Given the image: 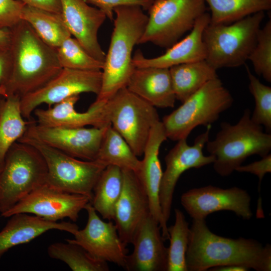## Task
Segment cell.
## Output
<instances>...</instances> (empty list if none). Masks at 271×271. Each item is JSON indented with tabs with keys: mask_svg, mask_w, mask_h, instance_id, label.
<instances>
[{
	"mask_svg": "<svg viewBox=\"0 0 271 271\" xmlns=\"http://www.w3.org/2000/svg\"><path fill=\"white\" fill-rule=\"evenodd\" d=\"M186 261L188 271H206L229 265L270 271L271 245H263L253 239L216 235L209 229L205 219H193Z\"/></svg>",
	"mask_w": 271,
	"mask_h": 271,
	"instance_id": "6da1fadb",
	"label": "cell"
},
{
	"mask_svg": "<svg viewBox=\"0 0 271 271\" xmlns=\"http://www.w3.org/2000/svg\"><path fill=\"white\" fill-rule=\"evenodd\" d=\"M10 69L3 85L7 97H22L43 87L62 70L56 49L46 44L26 21L9 29Z\"/></svg>",
	"mask_w": 271,
	"mask_h": 271,
	"instance_id": "7a4b0ae2",
	"label": "cell"
},
{
	"mask_svg": "<svg viewBox=\"0 0 271 271\" xmlns=\"http://www.w3.org/2000/svg\"><path fill=\"white\" fill-rule=\"evenodd\" d=\"M114 28L102 71L101 86L92 103L104 104L118 91L125 87L135 68L132 52L144 33L148 16L137 5L115 8Z\"/></svg>",
	"mask_w": 271,
	"mask_h": 271,
	"instance_id": "3957f363",
	"label": "cell"
},
{
	"mask_svg": "<svg viewBox=\"0 0 271 271\" xmlns=\"http://www.w3.org/2000/svg\"><path fill=\"white\" fill-rule=\"evenodd\" d=\"M251 113L246 108L236 123L222 122L215 139L206 144L208 152L215 158L213 169L222 177L230 175L248 157L262 158L270 153L271 134L251 120Z\"/></svg>",
	"mask_w": 271,
	"mask_h": 271,
	"instance_id": "277c9868",
	"label": "cell"
},
{
	"mask_svg": "<svg viewBox=\"0 0 271 271\" xmlns=\"http://www.w3.org/2000/svg\"><path fill=\"white\" fill-rule=\"evenodd\" d=\"M264 17V12H260L228 24L209 23L203 33L205 60L216 70L244 65Z\"/></svg>",
	"mask_w": 271,
	"mask_h": 271,
	"instance_id": "5b68a950",
	"label": "cell"
},
{
	"mask_svg": "<svg viewBox=\"0 0 271 271\" xmlns=\"http://www.w3.org/2000/svg\"><path fill=\"white\" fill-rule=\"evenodd\" d=\"M233 98L221 80L216 77L206 83L162 122L167 139L174 141L187 139L199 125L208 126L233 104Z\"/></svg>",
	"mask_w": 271,
	"mask_h": 271,
	"instance_id": "8992f818",
	"label": "cell"
},
{
	"mask_svg": "<svg viewBox=\"0 0 271 271\" xmlns=\"http://www.w3.org/2000/svg\"><path fill=\"white\" fill-rule=\"evenodd\" d=\"M47 167L33 146L15 142L6 153L0 171V213L3 214L46 183Z\"/></svg>",
	"mask_w": 271,
	"mask_h": 271,
	"instance_id": "52a82bcc",
	"label": "cell"
},
{
	"mask_svg": "<svg viewBox=\"0 0 271 271\" xmlns=\"http://www.w3.org/2000/svg\"><path fill=\"white\" fill-rule=\"evenodd\" d=\"M18 142L33 146L43 156L47 167V184L64 192L86 196L91 201L93 188L105 165L97 160H78L24 135Z\"/></svg>",
	"mask_w": 271,
	"mask_h": 271,
	"instance_id": "ba28073f",
	"label": "cell"
},
{
	"mask_svg": "<svg viewBox=\"0 0 271 271\" xmlns=\"http://www.w3.org/2000/svg\"><path fill=\"white\" fill-rule=\"evenodd\" d=\"M206 9L204 0H154L139 44L170 48L193 29Z\"/></svg>",
	"mask_w": 271,
	"mask_h": 271,
	"instance_id": "9c48e42d",
	"label": "cell"
},
{
	"mask_svg": "<svg viewBox=\"0 0 271 271\" xmlns=\"http://www.w3.org/2000/svg\"><path fill=\"white\" fill-rule=\"evenodd\" d=\"M108 120L137 157L143 156L153 126L160 121L156 107L129 91H118L105 104Z\"/></svg>",
	"mask_w": 271,
	"mask_h": 271,
	"instance_id": "30bf717a",
	"label": "cell"
},
{
	"mask_svg": "<svg viewBox=\"0 0 271 271\" xmlns=\"http://www.w3.org/2000/svg\"><path fill=\"white\" fill-rule=\"evenodd\" d=\"M102 82L101 70H82L63 68L61 72L39 89L21 98L23 117L31 119L35 109L42 104L49 107L68 97L90 92L97 95Z\"/></svg>",
	"mask_w": 271,
	"mask_h": 271,
	"instance_id": "8fae6325",
	"label": "cell"
},
{
	"mask_svg": "<svg viewBox=\"0 0 271 271\" xmlns=\"http://www.w3.org/2000/svg\"><path fill=\"white\" fill-rule=\"evenodd\" d=\"M211 125L198 135L190 146L187 139L177 141L165 157L166 169L163 173L159 192V202L165 222L167 223L171 215L173 194L177 182L186 171L198 169L213 164L215 157L205 156L203 149L209 140Z\"/></svg>",
	"mask_w": 271,
	"mask_h": 271,
	"instance_id": "7c38bea8",
	"label": "cell"
},
{
	"mask_svg": "<svg viewBox=\"0 0 271 271\" xmlns=\"http://www.w3.org/2000/svg\"><path fill=\"white\" fill-rule=\"evenodd\" d=\"M90 202V199L86 196L64 192L46 183L1 216L10 217L15 214L26 213L51 221L68 218L75 222L81 211Z\"/></svg>",
	"mask_w": 271,
	"mask_h": 271,
	"instance_id": "4fadbf2b",
	"label": "cell"
},
{
	"mask_svg": "<svg viewBox=\"0 0 271 271\" xmlns=\"http://www.w3.org/2000/svg\"><path fill=\"white\" fill-rule=\"evenodd\" d=\"M107 126L91 128L45 126L37 124L33 120L28 125L24 136L76 158L92 161L96 159Z\"/></svg>",
	"mask_w": 271,
	"mask_h": 271,
	"instance_id": "5bb4252c",
	"label": "cell"
},
{
	"mask_svg": "<svg viewBox=\"0 0 271 271\" xmlns=\"http://www.w3.org/2000/svg\"><path fill=\"white\" fill-rule=\"evenodd\" d=\"M180 201L187 213L195 219H205L208 215L222 210L232 211L244 220L252 216L250 195L237 187L223 189L208 185L191 189L181 195Z\"/></svg>",
	"mask_w": 271,
	"mask_h": 271,
	"instance_id": "9a60e30c",
	"label": "cell"
},
{
	"mask_svg": "<svg viewBox=\"0 0 271 271\" xmlns=\"http://www.w3.org/2000/svg\"><path fill=\"white\" fill-rule=\"evenodd\" d=\"M84 209L88 216L85 227L78 229L73 239L66 241L81 246L98 260L112 262L124 268L127 255L126 245L120 239L115 224L102 220L90 203Z\"/></svg>",
	"mask_w": 271,
	"mask_h": 271,
	"instance_id": "2e32d148",
	"label": "cell"
},
{
	"mask_svg": "<svg viewBox=\"0 0 271 271\" xmlns=\"http://www.w3.org/2000/svg\"><path fill=\"white\" fill-rule=\"evenodd\" d=\"M165 241L159 223L149 212L134 232L131 242L133 250L127 255L124 268L128 271H167L168 252Z\"/></svg>",
	"mask_w": 271,
	"mask_h": 271,
	"instance_id": "e0dca14e",
	"label": "cell"
},
{
	"mask_svg": "<svg viewBox=\"0 0 271 271\" xmlns=\"http://www.w3.org/2000/svg\"><path fill=\"white\" fill-rule=\"evenodd\" d=\"M64 22L73 35L95 59L104 63L105 53L98 40V32L106 16L97 8L84 0H60Z\"/></svg>",
	"mask_w": 271,
	"mask_h": 271,
	"instance_id": "ac0fdd59",
	"label": "cell"
},
{
	"mask_svg": "<svg viewBox=\"0 0 271 271\" xmlns=\"http://www.w3.org/2000/svg\"><path fill=\"white\" fill-rule=\"evenodd\" d=\"M167 139L161 121L152 127L144 151L139 170L135 173L149 201L150 212L159 223L165 240L169 239L168 225L164 219L159 202V192L163 172L159 157L160 147Z\"/></svg>",
	"mask_w": 271,
	"mask_h": 271,
	"instance_id": "d6986e66",
	"label": "cell"
},
{
	"mask_svg": "<svg viewBox=\"0 0 271 271\" xmlns=\"http://www.w3.org/2000/svg\"><path fill=\"white\" fill-rule=\"evenodd\" d=\"M123 186L117 203L113 220L118 235L126 245L131 243L134 232L150 212L149 201L136 173L122 170Z\"/></svg>",
	"mask_w": 271,
	"mask_h": 271,
	"instance_id": "ffe728a7",
	"label": "cell"
},
{
	"mask_svg": "<svg viewBox=\"0 0 271 271\" xmlns=\"http://www.w3.org/2000/svg\"><path fill=\"white\" fill-rule=\"evenodd\" d=\"M210 22V15L206 12L198 19L185 38L168 48L166 52L160 56L147 58L140 50H138L132 57L134 66L170 68L181 64L205 60L206 53L203 33Z\"/></svg>",
	"mask_w": 271,
	"mask_h": 271,
	"instance_id": "44dd1931",
	"label": "cell"
},
{
	"mask_svg": "<svg viewBox=\"0 0 271 271\" xmlns=\"http://www.w3.org/2000/svg\"><path fill=\"white\" fill-rule=\"evenodd\" d=\"M79 95L68 97L53 106L44 109L36 108L34 113L38 124L45 126L68 128L83 127L87 125L103 127L110 124L104 104L92 103L85 112L77 111L75 105Z\"/></svg>",
	"mask_w": 271,
	"mask_h": 271,
	"instance_id": "7402d4cb",
	"label": "cell"
},
{
	"mask_svg": "<svg viewBox=\"0 0 271 271\" xmlns=\"http://www.w3.org/2000/svg\"><path fill=\"white\" fill-rule=\"evenodd\" d=\"M10 217L0 231V258L12 247L30 242L49 230L64 231L73 235L79 229L73 223L51 221L26 213L15 214Z\"/></svg>",
	"mask_w": 271,
	"mask_h": 271,
	"instance_id": "603a6c76",
	"label": "cell"
},
{
	"mask_svg": "<svg viewBox=\"0 0 271 271\" xmlns=\"http://www.w3.org/2000/svg\"><path fill=\"white\" fill-rule=\"evenodd\" d=\"M126 87L155 107L174 106L176 99L169 68L135 67Z\"/></svg>",
	"mask_w": 271,
	"mask_h": 271,
	"instance_id": "cb8c5ba5",
	"label": "cell"
},
{
	"mask_svg": "<svg viewBox=\"0 0 271 271\" xmlns=\"http://www.w3.org/2000/svg\"><path fill=\"white\" fill-rule=\"evenodd\" d=\"M169 70L176 99L181 103L218 77L217 70L205 60L173 66Z\"/></svg>",
	"mask_w": 271,
	"mask_h": 271,
	"instance_id": "d4e9b609",
	"label": "cell"
},
{
	"mask_svg": "<svg viewBox=\"0 0 271 271\" xmlns=\"http://www.w3.org/2000/svg\"><path fill=\"white\" fill-rule=\"evenodd\" d=\"M122 186V170L114 166H106L94 185L90 202L103 219L108 221L114 219Z\"/></svg>",
	"mask_w": 271,
	"mask_h": 271,
	"instance_id": "484cf974",
	"label": "cell"
},
{
	"mask_svg": "<svg viewBox=\"0 0 271 271\" xmlns=\"http://www.w3.org/2000/svg\"><path fill=\"white\" fill-rule=\"evenodd\" d=\"M21 98L16 95L0 96V162H4L9 149L25 134L33 120H24Z\"/></svg>",
	"mask_w": 271,
	"mask_h": 271,
	"instance_id": "4316f807",
	"label": "cell"
},
{
	"mask_svg": "<svg viewBox=\"0 0 271 271\" xmlns=\"http://www.w3.org/2000/svg\"><path fill=\"white\" fill-rule=\"evenodd\" d=\"M21 19L27 22L48 45L57 49L63 41L71 36L61 14L25 5Z\"/></svg>",
	"mask_w": 271,
	"mask_h": 271,
	"instance_id": "83f0119b",
	"label": "cell"
},
{
	"mask_svg": "<svg viewBox=\"0 0 271 271\" xmlns=\"http://www.w3.org/2000/svg\"><path fill=\"white\" fill-rule=\"evenodd\" d=\"M138 157L123 138L110 124L108 125L95 160L106 166H114L121 170L137 173L141 163Z\"/></svg>",
	"mask_w": 271,
	"mask_h": 271,
	"instance_id": "f1b7e54d",
	"label": "cell"
},
{
	"mask_svg": "<svg viewBox=\"0 0 271 271\" xmlns=\"http://www.w3.org/2000/svg\"><path fill=\"white\" fill-rule=\"evenodd\" d=\"M212 24H228L255 13L269 11L271 0H204Z\"/></svg>",
	"mask_w": 271,
	"mask_h": 271,
	"instance_id": "f546056e",
	"label": "cell"
},
{
	"mask_svg": "<svg viewBox=\"0 0 271 271\" xmlns=\"http://www.w3.org/2000/svg\"><path fill=\"white\" fill-rule=\"evenodd\" d=\"M55 242L47 248L49 256L65 262L73 271H108L107 262L90 255L81 246L72 242Z\"/></svg>",
	"mask_w": 271,
	"mask_h": 271,
	"instance_id": "4dcf8cb0",
	"label": "cell"
},
{
	"mask_svg": "<svg viewBox=\"0 0 271 271\" xmlns=\"http://www.w3.org/2000/svg\"><path fill=\"white\" fill-rule=\"evenodd\" d=\"M174 213V224L168 227L170 246L168 248L167 271H188L186 254L190 227L182 211L176 208Z\"/></svg>",
	"mask_w": 271,
	"mask_h": 271,
	"instance_id": "1f68e13d",
	"label": "cell"
},
{
	"mask_svg": "<svg viewBox=\"0 0 271 271\" xmlns=\"http://www.w3.org/2000/svg\"><path fill=\"white\" fill-rule=\"evenodd\" d=\"M59 62L63 68L82 70H101L103 63L93 58L75 39L70 36L56 49Z\"/></svg>",
	"mask_w": 271,
	"mask_h": 271,
	"instance_id": "d6a6232c",
	"label": "cell"
},
{
	"mask_svg": "<svg viewBox=\"0 0 271 271\" xmlns=\"http://www.w3.org/2000/svg\"><path fill=\"white\" fill-rule=\"evenodd\" d=\"M249 80L248 88L255 101V107L251 119L264 127L266 132L271 131V87L262 83L252 74L246 65Z\"/></svg>",
	"mask_w": 271,
	"mask_h": 271,
	"instance_id": "836d02e7",
	"label": "cell"
},
{
	"mask_svg": "<svg viewBox=\"0 0 271 271\" xmlns=\"http://www.w3.org/2000/svg\"><path fill=\"white\" fill-rule=\"evenodd\" d=\"M254 71L264 80L271 82V19L257 34L255 44L248 58Z\"/></svg>",
	"mask_w": 271,
	"mask_h": 271,
	"instance_id": "e575fe53",
	"label": "cell"
},
{
	"mask_svg": "<svg viewBox=\"0 0 271 271\" xmlns=\"http://www.w3.org/2000/svg\"><path fill=\"white\" fill-rule=\"evenodd\" d=\"M25 5L16 0H0V29H11L21 21Z\"/></svg>",
	"mask_w": 271,
	"mask_h": 271,
	"instance_id": "d590c367",
	"label": "cell"
},
{
	"mask_svg": "<svg viewBox=\"0 0 271 271\" xmlns=\"http://www.w3.org/2000/svg\"><path fill=\"white\" fill-rule=\"evenodd\" d=\"M102 11L110 20H113V9L124 5H137L148 10L154 0H84Z\"/></svg>",
	"mask_w": 271,
	"mask_h": 271,
	"instance_id": "8d00e7d4",
	"label": "cell"
},
{
	"mask_svg": "<svg viewBox=\"0 0 271 271\" xmlns=\"http://www.w3.org/2000/svg\"><path fill=\"white\" fill-rule=\"evenodd\" d=\"M240 173H249L256 175L259 179V190L262 180L265 175L271 172V155L262 157L261 159L246 165H240L235 169Z\"/></svg>",
	"mask_w": 271,
	"mask_h": 271,
	"instance_id": "74e56055",
	"label": "cell"
},
{
	"mask_svg": "<svg viewBox=\"0 0 271 271\" xmlns=\"http://www.w3.org/2000/svg\"><path fill=\"white\" fill-rule=\"evenodd\" d=\"M25 5L46 11L61 13L60 0H16Z\"/></svg>",
	"mask_w": 271,
	"mask_h": 271,
	"instance_id": "f35d334b",
	"label": "cell"
},
{
	"mask_svg": "<svg viewBox=\"0 0 271 271\" xmlns=\"http://www.w3.org/2000/svg\"><path fill=\"white\" fill-rule=\"evenodd\" d=\"M10 69V56L9 49L0 48V86L6 82Z\"/></svg>",
	"mask_w": 271,
	"mask_h": 271,
	"instance_id": "ab89813d",
	"label": "cell"
},
{
	"mask_svg": "<svg viewBox=\"0 0 271 271\" xmlns=\"http://www.w3.org/2000/svg\"><path fill=\"white\" fill-rule=\"evenodd\" d=\"M11 39V32L9 29H0V48L8 49Z\"/></svg>",
	"mask_w": 271,
	"mask_h": 271,
	"instance_id": "60d3db41",
	"label": "cell"
},
{
	"mask_svg": "<svg viewBox=\"0 0 271 271\" xmlns=\"http://www.w3.org/2000/svg\"><path fill=\"white\" fill-rule=\"evenodd\" d=\"M249 269L244 266L236 265H229L213 267L209 269L212 271H247Z\"/></svg>",
	"mask_w": 271,
	"mask_h": 271,
	"instance_id": "b9f144b4",
	"label": "cell"
},
{
	"mask_svg": "<svg viewBox=\"0 0 271 271\" xmlns=\"http://www.w3.org/2000/svg\"><path fill=\"white\" fill-rule=\"evenodd\" d=\"M0 96L7 97L6 89H5V87L3 85L0 86Z\"/></svg>",
	"mask_w": 271,
	"mask_h": 271,
	"instance_id": "7bdbcfd3",
	"label": "cell"
},
{
	"mask_svg": "<svg viewBox=\"0 0 271 271\" xmlns=\"http://www.w3.org/2000/svg\"><path fill=\"white\" fill-rule=\"evenodd\" d=\"M3 163H4V162H0V171L2 169Z\"/></svg>",
	"mask_w": 271,
	"mask_h": 271,
	"instance_id": "ee69618b",
	"label": "cell"
}]
</instances>
